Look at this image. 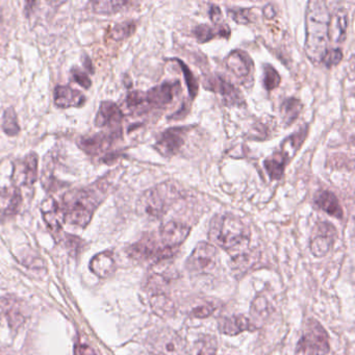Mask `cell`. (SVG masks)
I'll use <instances>...</instances> for the list:
<instances>
[{"label": "cell", "instance_id": "4316f807", "mask_svg": "<svg viewBox=\"0 0 355 355\" xmlns=\"http://www.w3.org/2000/svg\"><path fill=\"white\" fill-rule=\"evenodd\" d=\"M0 312H3V316L9 320V323L13 327H17L24 322V314H22L21 306L16 300L11 299V298H5L1 300Z\"/></svg>", "mask_w": 355, "mask_h": 355}, {"label": "cell", "instance_id": "74e56055", "mask_svg": "<svg viewBox=\"0 0 355 355\" xmlns=\"http://www.w3.org/2000/svg\"><path fill=\"white\" fill-rule=\"evenodd\" d=\"M251 314L253 318H257L259 321H263L268 316V301L265 297L255 298L251 306Z\"/></svg>", "mask_w": 355, "mask_h": 355}, {"label": "cell", "instance_id": "44dd1931", "mask_svg": "<svg viewBox=\"0 0 355 355\" xmlns=\"http://www.w3.org/2000/svg\"><path fill=\"white\" fill-rule=\"evenodd\" d=\"M219 332L226 336H238L246 330H255V326L244 316H231L220 318L218 321Z\"/></svg>", "mask_w": 355, "mask_h": 355}, {"label": "cell", "instance_id": "f35d334b", "mask_svg": "<svg viewBox=\"0 0 355 355\" xmlns=\"http://www.w3.org/2000/svg\"><path fill=\"white\" fill-rule=\"evenodd\" d=\"M342 58V50H341L340 48H334V50H327V52H326L325 56L322 58V63H323L327 68H332V67L340 64Z\"/></svg>", "mask_w": 355, "mask_h": 355}, {"label": "cell", "instance_id": "7bdbcfd3", "mask_svg": "<svg viewBox=\"0 0 355 355\" xmlns=\"http://www.w3.org/2000/svg\"><path fill=\"white\" fill-rule=\"evenodd\" d=\"M210 17L211 20L216 24V26L220 25L221 22H222V13H221V9L218 6H211Z\"/></svg>", "mask_w": 355, "mask_h": 355}, {"label": "cell", "instance_id": "4fadbf2b", "mask_svg": "<svg viewBox=\"0 0 355 355\" xmlns=\"http://www.w3.org/2000/svg\"><path fill=\"white\" fill-rule=\"evenodd\" d=\"M121 129H116L111 133H99L92 137L83 138L80 141V147L90 155H98L107 151L114 142L121 138Z\"/></svg>", "mask_w": 355, "mask_h": 355}, {"label": "cell", "instance_id": "bcb514c9", "mask_svg": "<svg viewBox=\"0 0 355 355\" xmlns=\"http://www.w3.org/2000/svg\"><path fill=\"white\" fill-rule=\"evenodd\" d=\"M189 109V107H186V103H184V105H182V109ZM180 113H182V111H178V113L174 114L173 116H171V117H170V119H180Z\"/></svg>", "mask_w": 355, "mask_h": 355}, {"label": "cell", "instance_id": "9a60e30c", "mask_svg": "<svg viewBox=\"0 0 355 355\" xmlns=\"http://www.w3.org/2000/svg\"><path fill=\"white\" fill-rule=\"evenodd\" d=\"M226 68L241 80H248L252 74L253 62L247 52L235 50L227 56L225 60Z\"/></svg>", "mask_w": 355, "mask_h": 355}, {"label": "cell", "instance_id": "f1b7e54d", "mask_svg": "<svg viewBox=\"0 0 355 355\" xmlns=\"http://www.w3.org/2000/svg\"><path fill=\"white\" fill-rule=\"evenodd\" d=\"M302 107L303 105L299 99L293 98V97L286 99L281 107V115L283 123L289 127L293 125L301 114Z\"/></svg>", "mask_w": 355, "mask_h": 355}, {"label": "cell", "instance_id": "6da1fadb", "mask_svg": "<svg viewBox=\"0 0 355 355\" xmlns=\"http://www.w3.org/2000/svg\"><path fill=\"white\" fill-rule=\"evenodd\" d=\"M107 194V182H95L87 188L67 192L63 196L62 210L65 222L77 227H86L95 211Z\"/></svg>", "mask_w": 355, "mask_h": 355}, {"label": "cell", "instance_id": "ba28073f", "mask_svg": "<svg viewBox=\"0 0 355 355\" xmlns=\"http://www.w3.org/2000/svg\"><path fill=\"white\" fill-rule=\"evenodd\" d=\"M338 233L332 223L322 222L316 226L310 240V251L316 257H325L336 242Z\"/></svg>", "mask_w": 355, "mask_h": 355}, {"label": "cell", "instance_id": "e0dca14e", "mask_svg": "<svg viewBox=\"0 0 355 355\" xmlns=\"http://www.w3.org/2000/svg\"><path fill=\"white\" fill-rule=\"evenodd\" d=\"M123 120L120 107L113 101H103L97 111L95 125L97 127H118Z\"/></svg>", "mask_w": 355, "mask_h": 355}, {"label": "cell", "instance_id": "7a4b0ae2", "mask_svg": "<svg viewBox=\"0 0 355 355\" xmlns=\"http://www.w3.org/2000/svg\"><path fill=\"white\" fill-rule=\"evenodd\" d=\"M330 14L323 1L312 0L308 3L304 50L312 62H322V58L327 52Z\"/></svg>", "mask_w": 355, "mask_h": 355}, {"label": "cell", "instance_id": "5bb4252c", "mask_svg": "<svg viewBox=\"0 0 355 355\" xmlns=\"http://www.w3.org/2000/svg\"><path fill=\"white\" fill-rule=\"evenodd\" d=\"M191 228L184 223L178 221H169L162 225L160 229L162 244L168 248L180 246L190 235Z\"/></svg>", "mask_w": 355, "mask_h": 355}, {"label": "cell", "instance_id": "52a82bcc", "mask_svg": "<svg viewBox=\"0 0 355 355\" xmlns=\"http://www.w3.org/2000/svg\"><path fill=\"white\" fill-rule=\"evenodd\" d=\"M218 261V251L214 245L200 242L196 245L186 261L189 271L196 274H206L214 271Z\"/></svg>", "mask_w": 355, "mask_h": 355}, {"label": "cell", "instance_id": "ee69618b", "mask_svg": "<svg viewBox=\"0 0 355 355\" xmlns=\"http://www.w3.org/2000/svg\"><path fill=\"white\" fill-rule=\"evenodd\" d=\"M75 355H97L90 346L86 344L77 345Z\"/></svg>", "mask_w": 355, "mask_h": 355}, {"label": "cell", "instance_id": "b9f144b4", "mask_svg": "<svg viewBox=\"0 0 355 355\" xmlns=\"http://www.w3.org/2000/svg\"><path fill=\"white\" fill-rule=\"evenodd\" d=\"M213 310H214V308L210 305L200 306V308H195V310H193L192 314L194 317L204 319V318L210 317Z\"/></svg>", "mask_w": 355, "mask_h": 355}, {"label": "cell", "instance_id": "8d00e7d4", "mask_svg": "<svg viewBox=\"0 0 355 355\" xmlns=\"http://www.w3.org/2000/svg\"><path fill=\"white\" fill-rule=\"evenodd\" d=\"M174 61H176L178 65H180V69H182V73H184L186 86H188L189 94H190L191 98L194 99L197 96V93H198V83H197L194 74L182 61L178 60V58H175Z\"/></svg>", "mask_w": 355, "mask_h": 355}, {"label": "cell", "instance_id": "2e32d148", "mask_svg": "<svg viewBox=\"0 0 355 355\" xmlns=\"http://www.w3.org/2000/svg\"><path fill=\"white\" fill-rule=\"evenodd\" d=\"M348 23V12L344 8L334 10L330 14L328 20V40L332 43H343L346 39Z\"/></svg>", "mask_w": 355, "mask_h": 355}, {"label": "cell", "instance_id": "d6a6232c", "mask_svg": "<svg viewBox=\"0 0 355 355\" xmlns=\"http://www.w3.org/2000/svg\"><path fill=\"white\" fill-rule=\"evenodd\" d=\"M131 3L127 1H95L91 3L93 12L101 15H109V14L117 13L122 11Z\"/></svg>", "mask_w": 355, "mask_h": 355}, {"label": "cell", "instance_id": "8992f818", "mask_svg": "<svg viewBox=\"0 0 355 355\" xmlns=\"http://www.w3.org/2000/svg\"><path fill=\"white\" fill-rule=\"evenodd\" d=\"M129 255L136 261L156 263L171 259L174 255V249L160 245L153 239L144 238L129 247Z\"/></svg>", "mask_w": 355, "mask_h": 355}, {"label": "cell", "instance_id": "603a6c76", "mask_svg": "<svg viewBox=\"0 0 355 355\" xmlns=\"http://www.w3.org/2000/svg\"><path fill=\"white\" fill-rule=\"evenodd\" d=\"M290 160L281 151L274 152L263 162V167L272 180H279L283 178V172Z\"/></svg>", "mask_w": 355, "mask_h": 355}, {"label": "cell", "instance_id": "d6986e66", "mask_svg": "<svg viewBox=\"0 0 355 355\" xmlns=\"http://www.w3.org/2000/svg\"><path fill=\"white\" fill-rule=\"evenodd\" d=\"M21 204L20 189L13 186L0 191V218H9L17 214Z\"/></svg>", "mask_w": 355, "mask_h": 355}, {"label": "cell", "instance_id": "83f0119b", "mask_svg": "<svg viewBox=\"0 0 355 355\" xmlns=\"http://www.w3.org/2000/svg\"><path fill=\"white\" fill-rule=\"evenodd\" d=\"M308 133V127L305 125L283 141L281 151L287 155L288 159L291 160L297 153L298 150L301 147L303 142L305 141Z\"/></svg>", "mask_w": 355, "mask_h": 355}, {"label": "cell", "instance_id": "8fae6325", "mask_svg": "<svg viewBox=\"0 0 355 355\" xmlns=\"http://www.w3.org/2000/svg\"><path fill=\"white\" fill-rule=\"evenodd\" d=\"M189 127H172L162 133L161 137L156 141L154 148L162 156L171 158L182 149L186 142Z\"/></svg>", "mask_w": 355, "mask_h": 355}, {"label": "cell", "instance_id": "ac0fdd59", "mask_svg": "<svg viewBox=\"0 0 355 355\" xmlns=\"http://www.w3.org/2000/svg\"><path fill=\"white\" fill-rule=\"evenodd\" d=\"M41 211L44 221H45L54 238L56 239V237H58L62 233L63 222H65L61 206L56 204L54 198H47L42 204Z\"/></svg>", "mask_w": 355, "mask_h": 355}, {"label": "cell", "instance_id": "3957f363", "mask_svg": "<svg viewBox=\"0 0 355 355\" xmlns=\"http://www.w3.org/2000/svg\"><path fill=\"white\" fill-rule=\"evenodd\" d=\"M210 240L225 250H238L248 246L250 231L239 217L219 214L211 221Z\"/></svg>", "mask_w": 355, "mask_h": 355}, {"label": "cell", "instance_id": "4dcf8cb0", "mask_svg": "<svg viewBox=\"0 0 355 355\" xmlns=\"http://www.w3.org/2000/svg\"><path fill=\"white\" fill-rule=\"evenodd\" d=\"M190 355H217V341L215 336H204L198 338L191 348Z\"/></svg>", "mask_w": 355, "mask_h": 355}, {"label": "cell", "instance_id": "9c48e42d", "mask_svg": "<svg viewBox=\"0 0 355 355\" xmlns=\"http://www.w3.org/2000/svg\"><path fill=\"white\" fill-rule=\"evenodd\" d=\"M38 178V155L30 153L23 159L18 160L14 164L12 182L14 186L20 189L21 186H32Z\"/></svg>", "mask_w": 355, "mask_h": 355}, {"label": "cell", "instance_id": "ab89813d", "mask_svg": "<svg viewBox=\"0 0 355 355\" xmlns=\"http://www.w3.org/2000/svg\"><path fill=\"white\" fill-rule=\"evenodd\" d=\"M229 17L233 21L240 24H247L250 22V10L248 9H230L227 10Z\"/></svg>", "mask_w": 355, "mask_h": 355}, {"label": "cell", "instance_id": "d590c367", "mask_svg": "<svg viewBox=\"0 0 355 355\" xmlns=\"http://www.w3.org/2000/svg\"><path fill=\"white\" fill-rule=\"evenodd\" d=\"M136 23L133 21L123 22V23L117 24L113 28L111 32V39L115 41H121L125 39L129 38L135 32Z\"/></svg>", "mask_w": 355, "mask_h": 355}, {"label": "cell", "instance_id": "60d3db41", "mask_svg": "<svg viewBox=\"0 0 355 355\" xmlns=\"http://www.w3.org/2000/svg\"><path fill=\"white\" fill-rule=\"evenodd\" d=\"M72 76L75 82L80 85V86H82L83 88L89 89L91 85H92L90 77H89L84 71L80 70V69H73Z\"/></svg>", "mask_w": 355, "mask_h": 355}, {"label": "cell", "instance_id": "484cf974", "mask_svg": "<svg viewBox=\"0 0 355 355\" xmlns=\"http://www.w3.org/2000/svg\"><path fill=\"white\" fill-rule=\"evenodd\" d=\"M150 305L154 314L163 319L172 317L175 314L173 301L163 293H154L150 298Z\"/></svg>", "mask_w": 355, "mask_h": 355}, {"label": "cell", "instance_id": "7402d4cb", "mask_svg": "<svg viewBox=\"0 0 355 355\" xmlns=\"http://www.w3.org/2000/svg\"><path fill=\"white\" fill-rule=\"evenodd\" d=\"M314 204L326 214L336 219H342L343 208L336 195L330 191H322L314 197Z\"/></svg>", "mask_w": 355, "mask_h": 355}, {"label": "cell", "instance_id": "7c38bea8", "mask_svg": "<svg viewBox=\"0 0 355 355\" xmlns=\"http://www.w3.org/2000/svg\"><path fill=\"white\" fill-rule=\"evenodd\" d=\"M182 92V87L180 82H165L159 86L150 89L145 93L146 100L149 105L150 109H160L170 105L175 98L176 95Z\"/></svg>", "mask_w": 355, "mask_h": 355}, {"label": "cell", "instance_id": "277c9868", "mask_svg": "<svg viewBox=\"0 0 355 355\" xmlns=\"http://www.w3.org/2000/svg\"><path fill=\"white\" fill-rule=\"evenodd\" d=\"M180 196V191L172 182H162L145 191L138 200V213L152 220L161 219Z\"/></svg>", "mask_w": 355, "mask_h": 355}, {"label": "cell", "instance_id": "30bf717a", "mask_svg": "<svg viewBox=\"0 0 355 355\" xmlns=\"http://www.w3.org/2000/svg\"><path fill=\"white\" fill-rule=\"evenodd\" d=\"M206 89L216 93L227 107H241L245 105L243 95L231 83L220 75H214L206 80Z\"/></svg>", "mask_w": 355, "mask_h": 355}, {"label": "cell", "instance_id": "e575fe53", "mask_svg": "<svg viewBox=\"0 0 355 355\" xmlns=\"http://www.w3.org/2000/svg\"><path fill=\"white\" fill-rule=\"evenodd\" d=\"M281 77L271 65L266 64L263 67V87L266 90L272 91L281 85Z\"/></svg>", "mask_w": 355, "mask_h": 355}, {"label": "cell", "instance_id": "f6af8a7d", "mask_svg": "<svg viewBox=\"0 0 355 355\" xmlns=\"http://www.w3.org/2000/svg\"><path fill=\"white\" fill-rule=\"evenodd\" d=\"M263 16H265L266 19H273L276 15V10L274 8V6L267 5L263 10Z\"/></svg>", "mask_w": 355, "mask_h": 355}, {"label": "cell", "instance_id": "cb8c5ba5", "mask_svg": "<svg viewBox=\"0 0 355 355\" xmlns=\"http://www.w3.org/2000/svg\"><path fill=\"white\" fill-rule=\"evenodd\" d=\"M195 38L200 42V43H206L211 41L213 39L222 36V38L228 39L230 36V30L226 24H220L216 28L208 25V24H200L196 26L193 30Z\"/></svg>", "mask_w": 355, "mask_h": 355}, {"label": "cell", "instance_id": "836d02e7", "mask_svg": "<svg viewBox=\"0 0 355 355\" xmlns=\"http://www.w3.org/2000/svg\"><path fill=\"white\" fill-rule=\"evenodd\" d=\"M3 129L8 136H17L20 131L19 123H18L17 114L13 107L6 109L3 114Z\"/></svg>", "mask_w": 355, "mask_h": 355}, {"label": "cell", "instance_id": "d4e9b609", "mask_svg": "<svg viewBox=\"0 0 355 355\" xmlns=\"http://www.w3.org/2000/svg\"><path fill=\"white\" fill-rule=\"evenodd\" d=\"M115 261L109 252H103L97 255L91 261L90 268L93 273L96 274L100 279H107L115 271Z\"/></svg>", "mask_w": 355, "mask_h": 355}, {"label": "cell", "instance_id": "ffe728a7", "mask_svg": "<svg viewBox=\"0 0 355 355\" xmlns=\"http://www.w3.org/2000/svg\"><path fill=\"white\" fill-rule=\"evenodd\" d=\"M86 103V97L80 91L69 86H58L54 90V103L61 109L82 107Z\"/></svg>", "mask_w": 355, "mask_h": 355}, {"label": "cell", "instance_id": "f546056e", "mask_svg": "<svg viewBox=\"0 0 355 355\" xmlns=\"http://www.w3.org/2000/svg\"><path fill=\"white\" fill-rule=\"evenodd\" d=\"M125 105L131 113L139 114V115L146 113L150 109L149 105L146 100L145 93L140 92V91L129 92L127 100H125Z\"/></svg>", "mask_w": 355, "mask_h": 355}, {"label": "cell", "instance_id": "1f68e13d", "mask_svg": "<svg viewBox=\"0 0 355 355\" xmlns=\"http://www.w3.org/2000/svg\"><path fill=\"white\" fill-rule=\"evenodd\" d=\"M257 261L255 253L242 252L233 257L230 261V267L233 271L238 274H243L250 269Z\"/></svg>", "mask_w": 355, "mask_h": 355}, {"label": "cell", "instance_id": "5b68a950", "mask_svg": "<svg viewBox=\"0 0 355 355\" xmlns=\"http://www.w3.org/2000/svg\"><path fill=\"white\" fill-rule=\"evenodd\" d=\"M328 334L317 320L310 319L297 344L296 355H326L330 352Z\"/></svg>", "mask_w": 355, "mask_h": 355}]
</instances>
